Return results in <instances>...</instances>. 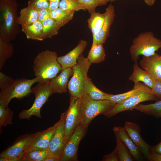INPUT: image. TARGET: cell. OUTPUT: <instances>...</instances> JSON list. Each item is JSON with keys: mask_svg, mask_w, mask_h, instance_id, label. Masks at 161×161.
I'll use <instances>...</instances> for the list:
<instances>
[{"mask_svg": "<svg viewBox=\"0 0 161 161\" xmlns=\"http://www.w3.org/2000/svg\"><path fill=\"white\" fill-rule=\"evenodd\" d=\"M16 0H0V39L11 41L20 32Z\"/></svg>", "mask_w": 161, "mask_h": 161, "instance_id": "6da1fadb", "label": "cell"}, {"mask_svg": "<svg viewBox=\"0 0 161 161\" xmlns=\"http://www.w3.org/2000/svg\"><path fill=\"white\" fill-rule=\"evenodd\" d=\"M56 52L47 49L38 53L34 60L33 66L36 77L42 80H50L62 70L57 61Z\"/></svg>", "mask_w": 161, "mask_h": 161, "instance_id": "7a4b0ae2", "label": "cell"}, {"mask_svg": "<svg viewBox=\"0 0 161 161\" xmlns=\"http://www.w3.org/2000/svg\"><path fill=\"white\" fill-rule=\"evenodd\" d=\"M116 105L107 99H92L86 93L81 98L80 123L86 129L92 120L96 116L100 114H103Z\"/></svg>", "mask_w": 161, "mask_h": 161, "instance_id": "3957f363", "label": "cell"}, {"mask_svg": "<svg viewBox=\"0 0 161 161\" xmlns=\"http://www.w3.org/2000/svg\"><path fill=\"white\" fill-rule=\"evenodd\" d=\"M161 49V40L150 31L140 33L133 40L129 49L131 58L137 62L140 55L149 56L154 54Z\"/></svg>", "mask_w": 161, "mask_h": 161, "instance_id": "277c9868", "label": "cell"}, {"mask_svg": "<svg viewBox=\"0 0 161 161\" xmlns=\"http://www.w3.org/2000/svg\"><path fill=\"white\" fill-rule=\"evenodd\" d=\"M92 64L83 54L78 58L77 64L72 68L73 74L68 84V89L71 96L81 98L86 94L87 73Z\"/></svg>", "mask_w": 161, "mask_h": 161, "instance_id": "5b68a950", "label": "cell"}, {"mask_svg": "<svg viewBox=\"0 0 161 161\" xmlns=\"http://www.w3.org/2000/svg\"><path fill=\"white\" fill-rule=\"evenodd\" d=\"M42 81L38 77L32 79L21 78L13 80L5 88L1 90L0 104L8 106L13 98L21 99L31 93L32 86L35 83Z\"/></svg>", "mask_w": 161, "mask_h": 161, "instance_id": "8992f818", "label": "cell"}, {"mask_svg": "<svg viewBox=\"0 0 161 161\" xmlns=\"http://www.w3.org/2000/svg\"><path fill=\"white\" fill-rule=\"evenodd\" d=\"M50 80H42L38 82L31 88V93L34 95L35 99L32 106L29 109L24 110L19 114L20 119L30 120L32 116L42 118L40 110L43 105L47 101L52 93L49 86Z\"/></svg>", "mask_w": 161, "mask_h": 161, "instance_id": "52a82bcc", "label": "cell"}, {"mask_svg": "<svg viewBox=\"0 0 161 161\" xmlns=\"http://www.w3.org/2000/svg\"><path fill=\"white\" fill-rule=\"evenodd\" d=\"M159 100L152 93L151 88L145 85L138 92L124 101L116 104L112 109L103 115L108 117L126 111H131L140 103L147 101Z\"/></svg>", "mask_w": 161, "mask_h": 161, "instance_id": "ba28073f", "label": "cell"}, {"mask_svg": "<svg viewBox=\"0 0 161 161\" xmlns=\"http://www.w3.org/2000/svg\"><path fill=\"white\" fill-rule=\"evenodd\" d=\"M81 98L71 96L69 106L66 110L64 121V131L66 143L76 127L80 123Z\"/></svg>", "mask_w": 161, "mask_h": 161, "instance_id": "9c48e42d", "label": "cell"}, {"mask_svg": "<svg viewBox=\"0 0 161 161\" xmlns=\"http://www.w3.org/2000/svg\"><path fill=\"white\" fill-rule=\"evenodd\" d=\"M66 113V111L61 114L59 124L51 139L47 149L48 156L60 159L66 143L64 131Z\"/></svg>", "mask_w": 161, "mask_h": 161, "instance_id": "30bf717a", "label": "cell"}, {"mask_svg": "<svg viewBox=\"0 0 161 161\" xmlns=\"http://www.w3.org/2000/svg\"><path fill=\"white\" fill-rule=\"evenodd\" d=\"M86 129L80 123L76 127L66 143L61 157V161L78 160L79 145L85 134Z\"/></svg>", "mask_w": 161, "mask_h": 161, "instance_id": "8fae6325", "label": "cell"}, {"mask_svg": "<svg viewBox=\"0 0 161 161\" xmlns=\"http://www.w3.org/2000/svg\"><path fill=\"white\" fill-rule=\"evenodd\" d=\"M38 132L19 137L13 145L1 153L0 157H10L16 159L17 161H22L28 145L37 135Z\"/></svg>", "mask_w": 161, "mask_h": 161, "instance_id": "7c38bea8", "label": "cell"}, {"mask_svg": "<svg viewBox=\"0 0 161 161\" xmlns=\"http://www.w3.org/2000/svg\"><path fill=\"white\" fill-rule=\"evenodd\" d=\"M123 127L139 151L148 158L151 152V147L142 138L139 126L133 122L126 121Z\"/></svg>", "mask_w": 161, "mask_h": 161, "instance_id": "4fadbf2b", "label": "cell"}, {"mask_svg": "<svg viewBox=\"0 0 161 161\" xmlns=\"http://www.w3.org/2000/svg\"><path fill=\"white\" fill-rule=\"evenodd\" d=\"M58 124L59 121L53 126L38 131L37 135L28 145L25 153L33 150H47L51 139Z\"/></svg>", "mask_w": 161, "mask_h": 161, "instance_id": "5bb4252c", "label": "cell"}, {"mask_svg": "<svg viewBox=\"0 0 161 161\" xmlns=\"http://www.w3.org/2000/svg\"><path fill=\"white\" fill-rule=\"evenodd\" d=\"M104 13L105 16L104 24L100 31L92 35V43L103 44L109 35L110 28L115 16L114 6L110 4L106 8Z\"/></svg>", "mask_w": 161, "mask_h": 161, "instance_id": "9a60e30c", "label": "cell"}, {"mask_svg": "<svg viewBox=\"0 0 161 161\" xmlns=\"http://www.w3.org/2000/svg\"><path fill=\"white\" fill-rule=\"evenodd\" d=\"M139 63L142 69L156 80L161 81V55L156 53L150 56H143Z\"/></svg>", "mask_w": 161, "mask_h": 161, "instance_id": "2e32d148", "label": "cell"}, {"mask_svg": "<svg viewBox=\"0 0 161 161\" xmlns=\"http://www.w3.org/2000/svg\"><path fill=\"white\" fill-rule=\"evenodd\" d=\"M88 43L85 40L81 39L78 45L66 55L58 57L57 61L61 66L62 70L72 68L77 63V60L82 54Z\"/></svg>", "mask_w": 161, "mask_h": 161, "instance_id": "e0dca14e", "label": "cell"}, {"mask_svg": "<svg viewBox=\"0 0 161 161\" xmlns=\"http://www.w3.org/2000/svg\"><path fill=\"white\" fill-rule=\"evenodd\" d=\"M73 74L72 68H65L62 69L58 75L50 80L49 86L52 94H61L66 92L69 79Z\"/></svg>", "mask_w": 161, "mask_h": 161, "instance_id": "ac0fdd59", "label": "cell"}, {"mask_svg": "<svg viewBox=\"0 0 161 161\" xmlns=\"http://www.w3.org/2000/svg\"><path fill=\"white\" fill-rule=\"evenodd\" d=\"M113 131L115 135L120 138L129 149L132 157L136 160H141V157L139 151L124 128L115 126L113 128Z\"/></svg>", "mask_w": 161, "mask_h": 161, "instance_id": "d6986e66", "label": "cell"}, {"mask_svg": "<svg viewBox=\"0 0 161 161\" xmlns=\"http://www.w3.org/2000/svg\"><path fill=\"white\" fill-rule=\"evenodd\" d=\"M129 79L134 83L142 82L151 88H152L156 80L148 72L141 68L137 62L134 63L133 72L129 77Z\"/></svg>", "mask_w": 161, "mask_h": 161, "instance_id": "ffe728a7", "label": "cell"}, {"mask_svg": "<svg viewBox=\"0 0 161 161\" xmlns=\"http://www.w3.org/2000/svg\"><path fill=\"white\" fill-rule=\"evenodd\" d=\"M38 11L30 7L21 9L18 21L21 27L30 25L38 20Z\"/></svg>", "mask_w": 161, "mask_h": 161, "instance_id": "44dd1931", "label": "cell"}, {"mask_svg": "<svg viewBox=\"0 0 161 161\" xmlns=\"http://www.w3.org/2000/svg\"><path fill=\"white\" fill-rule=\"evenodd\" d=\"M21 31L27 39L43 41V25L42 23L38 20L30 25L22 27Z\"/></svg>", "mask_w": 161, "mask_h": 161, "instance_id": "7402d4cb", "label": "cell"}, {"mask_svg": "<svg viewBox=\"0 0 161 161\" xmlns=\"http://www.w3.org/2000/svg\"><path fill=\"white\" fill-rule=\"evenodd\" d=\"M145 84L140 82L134 83L133 88L131 90L123 93L113 95L109 94L107 95L106 99L112 103L117 104L120 103L138 92L144 87Z\"/></svg>", "mask_w": 161, "mask_h": 161, "instance_id": "603a6c76", "label": "cell"}, {"mask_svg": "<svg viewBox=\"0 0 161 161\" xmlns=\"http://www.w3.org/2000/svg\"><path fill=\"white\" fill-rule=\"evenodd\" d=\"M106 55L103 44L92 43L87 58L92 64H97L103 61Z\"/></svg>", "mask_w": 161, "mask_h": 161, "instance_id": "cb8c5ba5", "label": "cell"}, {"mask_svg": "<svg viewBox=\"0 0 161 161\" xmlns=\"http://www.w3.org/2000/svg\"><path fill=\"white\" fill-rule=\"evenodd\" d=\"M134 109L157 118L161 117V100L148 104H139Z\"/></svg>", "mask_w": 161, "mask_h": 161, "instance_id": "d4e9b609", "label": "cell"}, {"mask_svg": "<svg viewBox=\"0 0 161 161\" xmlns=\"http://www.w3.org/2000/svg\"><path fill=\"white\" fill-rule=\"evenodd\" d=\"M74 13V12H66L58 7L50 12V17L53 19L61 27L72 19Z\"/></svg>", "mask_w": 161, "mask_h": 161, "instance_id": "484cf974", "label": "cell"}, {"mask_svg": "<svg viewBox=\"0 0 161 161\" xmlns=\"http://www.w3.org/2000/svg\"><path fill=\"white\" fill-rule=\"evenodd\" d=\"M42 23L43 25V40L47 38H51L58 34L60 27L53 19L49 17Z\"/></svg>", "mask_w": 161, "mask_h": 161, "instance_id": "4316f807", "label": "cell"}, {"mask_svg": "<svg viewBox=\"0 0 161 161\" xmlns=\"http://www.w3.org/2000/svg\"><path fill=\"white\" fill-rule=\"evenodd\" d=\"M105 18L104 13L101 14L95 11L91 14L90 17L87 20V22L92 35L98 33L101 30Z\"/></svg>", "mask_w": 161, "mask_h": 161, "instance_id": "83f0119b", "label": "cell"}, {"mask_svg": "<svg viewBox=\"0 0 161 161\" xmlns=\"http://www.w3.org/2000/svg\"><path fill=\"white\" fill-rule=\"evenodd\" d=\"M85 90L86 93L91 99L96 100L106 99L109 94L98 89L93 84L91 79L87 76L86 81Z\"/></svg>", "mask_w": 161, "mask_h": 161, "instance_id": "f1b7e54d", "label": "cell"}, {"mask_svg": "<svg viewBox=\"0 0 161 161\" xmlns=\"http://www.w3.org/2000/svg\"><path fill=\"white\" fill-rule=\"evenodd\" d=\"M14 52V47L10 41L0 39V69L4 66L7 60L10 58Z\"/></svg>", "mask_w": 161, "mask_h": 161, "instance_id": "f546056e", "label": "cell"}, {"mask_svg": "<svg viewBox=\"0 0 161 161\" xmlns=\"http://www.w3.org/2000/svg\"><path fill=\"white\" fill-rule=\"evenodd\" d=\"M48 156L47 150H30L25 153L22 161H45Z\"/></svg>", "mask_w": 161, "mask_h": 161, "instance_id": "4dcf8cb0", "label": "cell"}, {"mask_svg": "<svg viewBox=\"0 0 161 161\" xmlns=\"http://www.w3.org/2000/svg\"><path fill=\"white\" fill-rule=\"evenodd\" d=\"M59 8L67 13L86 10L77 0H61Z\"/></svg>", "mask_w": 161, "mask_h": 161, "instance_id": "1f68e13d", "label": "cell"}, {"mask_svg": "<svg viewBox=\"0 0 161 161\" xmlns=\"http://www.w3.org/2000/svg\"><path fill=\"white\" fill-rule=\"evenodd\" d=\"M116 146L115 148L120 161H132L133 160L130 152L128 151L127 147L124 143L117 136Z\"/></svg>", "mask_w": 161, "mask_h": 161, "instance_id": "d6a6232c", "label": "cell"}, {"mask_svg": "<svg viewBox=\"0 0 161 161\" xmlns=\"http://www.w3.org/2000/svg\"><path fill=\"white\" fill-rule=\"evenodd\" d=\"M13 112L8 106L0 104V126L6 127L12 124Z\"/></svg>", "mask_w": 161, "mask_h": 161, "instance_id": "836d02e7", "label": "cell"}, {"mask_svg": "<svg viewBox=\"0 0 161 161\" xmlns=\"http://www.w3.org/2000/svg\"><path fill=\"white\" fill-rule=\"evenodd\" d=\"M91 14L95 11L96 8L107 4L106 0H77Z\"/></svg>", "mask_w": 161, "mask_h": 161, "instance_id": "e575fe53", "label": "cell"}, {"mask_svg": "<svg viewBox=\"0 0 161 161\" xmlns=\"http://www.w3.org/2000/svg\"><path fill=\"white\" fill-rule=\"evenodd\" d=\"M49 0H30L28 6L38 11L41 9H48Z\"/></svg>", "mask_w": 161, "mask_h": 161, "instance_id": "d590c367", "label": "cell"}, {"mask_svg": "<svg viewBox=\"0 0 161 161\" xmlns=\"http://www.w3.org/2000/svg\"><path fill=\"white\" fill-rule=\"evenodd\" d=\"M13 80L10 76L6 75L0 72V87L1 90L7 87Z\"/></svg>", "mask_w": 161, "mask_h": 161, "instance_id": "8d00e7d4", "label": "cell"}, {"mask_svg": "<svg viewBox=\"0 0 161 161\" xmlns=\"http://www.w3.org/2000/svg\"><path fill=\"white\" fill-rule=\"evenodd\" d=\"M152 93L159 100H161V81L156 80L151 88Z\"/></svg>", "mask_w": 161, "mask_h": 161, "instance_id": "74e56055", "label": "cell"}, {"mask_svg": "<svg viewBox=\"0 0 161 161\" xmlns=\"http://www.w3.org/2000/svg\"><path fill=\"white\" fill-rule=\"evenodd\" d=\"M104 161H118L119 158L116 149L115 148L114 150L110 154L105 155L102 160Z\"/></svg>", "mask_w": 161, "mask_h": 161, "instance_id": "f35d334b", "label": "cell"}, {"mask_svg": "<svg viewBox=\"0 0 161 161\" xmlns=\"http://www.w3.org/2000/svg\"><path fill=\"white\" fill-rule=\"evenodd\" d=\"M50 11L48 9H41L38 12V20L42 22L47 18L50 17Z\"/></svg>", "mask_w": 161, "mask_h": 161, "instance_id": "ab89813d", "label": "cell"}, {"mask_svg": "<svg viewBox=\"0 0 161 161\" xmlns=\"http://www.w3.org/2000/svg\"><path fill=\"white\" fill-rule=\"evenodd\" d=\"M147 159L150 161H161V154L151 151L150 155Z\"/></svg>", "mask_w": 161, "mask_h": 161, "instance_id": "60d3db41", "label": "cell"}, {"mask_svg": "<svg viewBox=\"0 0 161 161\" xmlns=\"http://www.w3.org/2000/svg\"><path fill=\"white\" fill-rule=\"evenodd\" d=\"M61 0H49V10L50 12L59 7Z\"/></svg>", "mask_w": 161, "mask_h": 161, "instance_id": "b9f144b4", "label": "cell"}, {"mask_svg": "<svg viewBox=\"0 0 161 161\" xmlns=\"http://www.w3.org/2000/svg\"><path fill=\"white\" fill-rule=\"evenodd\" d=\"M151 151L161 154V141L153 147H151Z\"/></svg>", "mask_w": 161, "mask_h": 161, "instance_id": "7bdbcfd3", "label": "cell"}, {"mask_svg": "<svg viewBox=\"0 0 161 161\" xmlns=\"http://www.w3.org/2000/svg\"><path fill=\"white\" fill-rule=\"evenodd\" d=\"M59 158H56L52 156H48L45 161H60Z\"/></svg>", "mask_w": 161, "mask_h": 161, "instance_id": "ee69618b", "label": "cell"}, {"mask_svg": "<svg viewBox=\"0 0 161 161\" xmlns=\"http://www.w3.org/2000/svg\"><path fill=\"white\" fill-rule=\"evenodd\" d=\"M145 2L148 5L152 6L155 3V0H144Z\"/></svg>", "mask_w": 161, "mask_h": 161, "instance_id": "f6af8a7d", "label": "cell"}, {"mask_svg": "<svg viewBox=\"0 0 161 161\" xmlns=\"http://www.w3.org/2000/svg\"><path fill=\"white\" fill-rule=\"evenodd\" d=\"M115 0H106L107 2H113Z\"/></svg>", "mask_w": 161, "mask_h": 161, "instance_id": "bcb514c9", "label": "cell"}]
</instances>
